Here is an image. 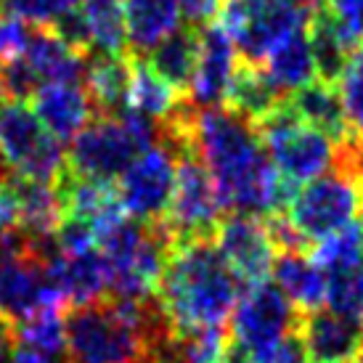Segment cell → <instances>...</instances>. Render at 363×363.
<instances>
[{
    "mask_svg": "<svg viewBox=\"0 0 363 363\" xmlns=\"http://www.w3.org/2000/svg\"><path fill=\"white\" fill-rule=\"evenodd\" d=\"M297 337L308 363H363V326L334 311L300 313Z\"/></svg>",
    "mask_w": 363,
    "mask_h": 363,
    "instance_id": "cell-12",
    "label": "cell"
},
{
    "mask_svg": "<svg viewBox=\"0 0 363 363\" xmlns=\"http://www.w3.org/2000/svg\"><path fill=\"white\" fill-rule=\"evenodd\" d=\"M308 255L313 257V262L321 268L326 276L337 271H347L363 262V244H361V231L358 223H350L340 228L337 233L326 236L321 242L311 244Z\"/></svg>",
    "mask_w": 363,
    "mask_h": 363,
    "instance_id": "cell-29",
    "label": "cell"
},
{
    "mask_svg": "<svg viewBox=\"0 0 363 363\" xmlns=\"http://www.w3.org/2000/svg\"><path fill=\"white\" fill-rule=\"evenodd\" d=\"M164 223L122 218L99 236V252L109 273V294L125 300H149L160 292V279L170 252Z\"/></svg>",
    "mask_w": 363,
    "mask_h": 363,
    "instance_id": "cell-3",
    "label": "cell"
},
{
    "mask_svg": "<svg viewBox=\"0 0 363 363\" xmlns=\"http://www.w3.org/2000/svg\"><path fill=\"white\" fill-rule=\"evenodd\" d=\"M160 141V125L133 111L96 114L67 152V167L74 175L114 183L143 149Z\"/></svg>",
    "mask_w": 363,
    "mask_h": 363,
    "instance_id": "cell-4",
    "label": "cell"
},
{
    "mask_svg": "<svg viewBox=\"0 0 363 363\" xmlns=\"http://www.w3.org/2000/svg\"><path fill=\"white\" fill-rule=\"evenodd\" d=\"M286 101L292 104L305 125L321 130L334 143L345 141L350 133H355L350 120H347V111H345L342 96L337 91V85L313 80L308 85H303L300 91H294Z\"/></svg>",
    "mask_w": 363,
    "mask_h": 363,
    "instance_id": "cell-19",
    "label": "cell"
},
{
    "mask_svg": "<svg viewBox=\"0 0 363 363\" xmlns=\"http://www.w3.org/2000/svg\"><path fill=\"white\" fill-rule=\"evenodd\" d=\"M181 27L178 0H125L128 51L143 59L160 40Z\"/></svg>",
    "mask_w": 363,
    "mask_h": 363,
    "instance_id": "cell-18",
    "label": "cell"
},
{
    "mask_svg": "<svg viewBox=\"0 0 363 363\" xmlns=\"http://www.w3.org/2000/svg\"><path fill=\"white\" fill-rule=\"evenodd\" d=\"M220 215L223 204L202 160L196 157V152L181 154L175 160V189L170 207L162 218L170 239L172 242L212 239Z\"/></svg>",
    "mask_w": 363,
    "mask_h": 363,
    "instance_id": "cell-9",
    "label": "cell"
},
{
    "mask_svg": "<svg viewBox=\"0 0 363 363\" xmlns=\"http://www.w3.org/2000/svg\"><path fill=\"white\" fill-rule=\"evenodd\" d=\"M32 38V27L19 19H9L0 16V61L16 59L27 51Z\"/></svg>",
    "mask_w": 363,
    "mask_h": 363,
    "instance_id": "cell-34",
    "label": "cell"
},
{
    "mask_svg": "<svg viewBox=\"0 0 363 363\" xmlns=\"http://www.w3.org/2000/svg\"><path fill=\"white\" fill-rule=\"evenodd\" d=\"M48 273L69 308L99 303L109 292V273L99 247L74 255L53 252Z\"/></svg>",
    "mask_w": 363,
    "mask_h": 363,
    "instance_id": "cell-15",
    "label": "cell"
},
{
    "mask_svg": "<svg viewBox=\"0 0 363 363\" xmlns=\"http://www.w3.org/2000/svg\"><path fill=\"white\" fill-rule=\"evenodd\" d=\"M326 11L350 48L363 43V0H326Z\"/></svg>",
    "mask_w": 363,
    "mask_h": 363,
    "instance_id": "cell-33",
    "label": "cell"
},
{
    "mask_svg": "<svg viewBox=\"0 0 363 363\" xmlns=\"http://www.w3.org/2000/svg\"><path fill=\"white\" fill-rule=\"evenodd\" d=\"M284 99L286 96L273 85L262 67L247 64V61L239 59V64H236V69L231 74V82H228L223 106L242 114L244 120H250L255 125L265 114H271Z\"/></svg>",
    "mask_w": 363,
    "mask_h": 363,
    "instance_id": "cell-20",
    "label": "cell"
},
{
    "mask_svg": "<svg viewBox=\"0 0 363 363\" xmlns=\"http://www.w3.org/2000/svg\"><path fill=\"white\" fill-rule=\"evenodd\" d=\"M175 189V157L154 143L143 149L117 178V199L128 218L141 223H160L167 215Z\"/></svg>",
    "mask_w": 363,
    "mask_h": 363,
    "instance_id": "cell-10",
    "label": "cell"
},
{
    "mask_svg": "<svg viewBox=\"0 0 363 363\" xmlns=\"http://www.w3.org/2000/svg\"><path fill=\"white\" fill-rule=\"evenodd\" d=\"M13 326V337L19 347H27L32 353H40L45 358L59 361L67 350V318L64 311H40L24 318Z\"/></svg>",
    "mask_w": 363,
    "mask_h": 363,
    "instance_id": "cell-28",
    "label": "cell"
},
{
    "mask_svg": "<svg viewBox=\"0 0 363 363\" xmlns=\"http://www.w3.org/2000/svg\"><path fill=\"white\" fill-rule=\"evenodd\" d=\"M300 313L271 281L247 286L231 313L233 342L250 355V363H273L281 342L297 332Z\"/></svg>",
    "mask_w": 363,
    "mask_h": 363,
    "instance_id": "cell-8",
    "label": "cell"
},
{
    "mask_svg": "<svg viewBox=\"0 0 363 363\" xmlns=\"http://www.w3.org/2000/svg\"><path fill=\"white\" fill-rule=\"evenodd\" d=\"M311 13L297 0H220V24L233 40L239 59L257 64L271 53L273 45L305 27Z\"/></svg>",
    "mask_w": 363,
    "mask_h": 363,
    "instance_id": "cell-6",
    "label": "cell"
},
{
    "mask_svg": "<svg viewBox=\"0 0 363 363\" xmlns=\"http://www.w3.org/2000/svg\"><path fill=\"white\" fill-rule=\"evenodd\" d=\"M273 363H308L305 361V350H303V342H300L297 332L289 334V337L284 340L276 358H273Z\"/></svg>",
    "mask_w": 363,
    "mask_h": 363,
    "instance_id": "cell-35",
    "label": "cell"
},
{
    "mask_svg": "<svg viewBox=\"0 0 363 363\" xmlns=\"http://www.w3.org/2000/svg\"><path fill=\"white\" fill-rule=\"evenodd\" d=\"M297 3H300V6H305L308 11H311V9H318V6H321V0H297Z\"/></svg>",
    "mask_w": 363,
    "mask_h": 363,
    "instance_id": "cell-38",
    "label": "cell"
},
{
    "mask_svg": "<svg viewBox=\"0 0 363 363\" xmlns=\"http://www.w3.org/2000/svg\"><path fill=\"white\" fill-rule=\"evenodd\" d=\"M260 67L284 96L300 91L303 85L315 80L311 43H308V24L294 30L292 35H286L279 45H273Z\"/></svg>",
    "mask_w": 363,
    "mask_h": 363,
    "instance_id": "cell-23",
    "label": "cell"
},
{
    "mask_svg": "<svg viewBox=\"0 0 363 363\" xmlns=\"http://www.w3.org/2000/svg\"><path fill=\"white\" fill-rule=\"evenodd\" d=\"M212 242L244 286L268 281L276 247L265 231V223L257 215H247V212L220 215Z\"/></svg>",
    "mask_w": 363,
    "mask_h": 363,
    "instance_id": "cell-11",
    "label": "cell"
},
{
    "mask_svg": "<svg viewBox=\"0 0 363 363\" xmlns=\"http://www.w3.org/2000/svg\"><path fill=\"white\" fill-rule=\"evenodd\" d=\"M242 286L212 239H186L170 244L157 297L172 332H186L225 326L242 297Z\"/></svg>",
    "mask_w": 363,
    "mask_h": 363,
    "instance_id": "cell-2",
    "label": "cell"
},
{
    "mask_svg": "<svg viewBox=\"0 0 363 363\" xmlns=\"http://www.w3.org/2000/svg\"><path fill=\"white\" fill-rule=\"evenodd\" d=\"M3 181H6V164L0 160V186H3Z\"/></svg>",
    "mask_w": 363,
    "mask_h": 363,
    "instance_id": "cell-39",
    "label": "cell"
},
{
    "mask_svg": "<svg viewBox=\"0 0 363 363\" xmlns=\"http://www.w3.org/2000/svg\"><path fill=\"white\" fill-rule=\"evenodd\" d=\"M32 111L59 143H69L99 114L80 82H45L32 93Z\"/></svg>",
    "mask_w": 363,
    "mask_h": 363,
    "instance_id": "cell-14",
    "label": "cell"
},
{
    "mask_svg": "<svg viewBox=\"0 0 363 363\" xmlns=\"http://www.w3.org/2000/svg\"><path fill=\"white\" fill-rule=\"evenodd\" d=\"M358 231H361V244H363V212H361V218H358Z\"/></svg>",
    "mask_w": 363,
    "mask_h": 363,
    "instance_id": "cell-40",
    "label": "cell"
},
{
    "mask_svg": "<svg viewBox=\"0 0 363 363\" xmlns=\"http://www.w3.org/2000/svg\"><path fill=\"white\" fill-rule=\"evenodd\" d=\"M236 64H239V53L220 24L212 21L202 27L199 30V59H196V69L186 91V99L199 109L223 106Z\"/></svg>",
    "mask_w": 363,
    "mask_h": 363,
    "instance_id": "cell-13",
    "label": "cell"
},
{
    "mask_svg": "<svg viewBox=\"0 0 363 363\" xmlns=\"http://www.w3.org/2000/svg\"><path fill=\"white\" fill-rule=\"evenodd\" d=\"M361 326H363V318H361Z\"/></svg>",
    "mask_w": 363,
    "mask_h": 363,
    "instance_id": "cell-41",
    "label": "cell"
},
{
    "mask_svg": "<svg viewBox=\"0 0 363 363\" xmlns=\"http://www.w3.org/2000/svg\"><path fill=\"white\" fill-rule=\"evenodd\" d=\"M337 91L342 96L347 120L353 125V130L363 135V43H358L347 59L342 77L337 82Z\"/></svg>",
    "mask_w": 363,
    "mask_h": 363,
    "instance_id": "cell-32",
    "label": "cell"
},
{
    "mask_svg": "<svg viewBox=\"0 0 363 363\" xmlns=\"http://www.w3.org/2000/svg\"><path fill=\"white\" fill-rule=\"evenodd\" d=\"M77 6L80 0H0V16L19 19L30 27H51L59 16Z\"/></svg>",
    "mask_w": 363,
    "mask_h": 363,
    "instance_id": "cell-31",
    "label": "cell"
},
{
    "mask_svg": "<svg viewBox=\"0 0 363 363\" xmlns=\"http://www.w3.org/2000/svg\"><path fill=\"white\" fill-rule=\"evenodd\" d=\"M80 13L88 27L91 53L130 56L125 30V0H80Z\"/></svg>",
    "mask_w": 363,
    "mask_h": 363,
    "instance_id": "cell-26",
    "label": "cell"
},
{
    "mask_svg": "<svg viewBox=\"0 0 363 363\" xmlns=\"http://www.w3.org/2000/svg\"><path fill=\"white\" fill-rule=\"evenodd\" d=\"M133 56H104L91 53L85 64V91L99 114H120L130 85Z\"/></svg>",
    "mask_w": 363,
    "mask_h": 363,
    "instance_id": "cell-24",
    "label": "cell"
},
{
    "mask_svg": "<svg viewBox=\"0 0 363 363\" xmlns=\"http://www.w3.org/2000/svg\"><path fill=\"white\" fill-rule=\"evenodd\" d=\"M271 271L276 286L286 294V300L297 308V313L318 311L326 303V273L313 262L305 250L276 252Z\"/></svg>",
    "mask_w": 363,
    "mask_h": 363,
    "instance_id": "cell-16",
    "label": "cell"
},
{
    "mask_svg": "<svg viewBox=\"0 0 363 363\" xmlns=\"http://www.w3.org/2000/svg\"><path fill=\"white\" fill-rule=\"evenodd\" d=\"M191 143L210 172L223 210L247 215L284 212L289 194L250 120L225 106L191 111Z\"/></svg>",
    "mask_w": 363,
    "mask_h": 363,
    "instance_id": "cell-1",
    "label": "cell"
},
{
    "mask_svg": "<svg viewBox=\"0 0 363 363\" xmlns=\"http://www.w3.org/2000/svg\"><path fill=\"white\" fill-rule=\"evenodd\" d=\"M183 101H186L183 93H178L172 85H167L143 59L133 56V72L128 96H125V109L162 125L167 117H172L175 111L181 109Z\"/></svg>",
    "mask_w": 363,
    "mask_h": 363,
    "instance_id": "cell-22",
    "label": "cell"
},
{
    "mask_svg": "<svg viewBox=\"0 0 363 363\" xmlns=\"http://www.w3.org/2000/svg\"><path fill=\"white\" fill-rule=\"evenodd\" d=\"M326 305L329 311L347 318H363V262L347 271L326 276Z\"/></svg>",
    "mask_w": 363,
    "mask_h": 363,
    "instance_id": "cell-30",
    "label": "cell"
},
{
    "mask_svg": "<svg viewBox=\"0 0 363 363\" xmlns=\"http://www.w3.org/2000/svg\"><path fill=\"white\" fill-rule=\"evenodd\" d=\"M13 363H59V361L45 358V355H40V353H32V350H27V347H19V350H16V358H13Z\"/></svg>",
    "mask_w": 363,
    "mask_h": 363,
    "instance_id": "cell-37",
    "label": "cell"
},
{
    "mask_svg": "<svg viewBox=\"0 0 363 363\" xmlns=\"http://www.w3.org/2000/svg\"><path fill=\"white\" fill-rule=\"evenodd\" d=\"M0 160L16 178L56 183L67 170L64 143L43 128L27 101L0 99Z\"/></svg>",
    "mask_w": 363,
    "mask_h": 363,
    "instance_id": "cell-7",
    "label": "cell"
},
{
    "mask_svg": "<svg viewBox=\"0 0 363 363\" xmlns=\"http://www.w3.org/2000/svg\"><path fill=\"white\" fill-rule=\"evenodd\" d=\"M308 43H311L313 67H315L318 80L337 85L345 67H347V59H350L353 48L342 40V35L337 32L334 19L329 16L326 9L313 11L311 21H308Z\"/></svg>",
    "mask_w": 363,
    "mask_h": 363,
    "instance_id": "cell-27",
    "label": "cell"
},
{
    "mask_svg": "<svg viewBox=\"0 0 363 363\" xmlns=\"http://www.w3.org/2000/svg\"><path fill=\"white\" fill-rule=\"evenodd\" d=\"M19 199V231L32 239H48L64 220L59 191L53 183H38L27 178H11Z\"/></svg>",
    "mask_w": 363,
    "mask_h": 363,
    "instance_id": "cell-25",
    "label": "cell"
},
{
    "mask_svg": "<svg viewBox=\"0 0 363 363\" xmlns=\"http://www.w3.org/2000/svg\"><path fill=\"white\" fill-rule=\"evenodd\" d=\"M363 212V181L350 172L332 167L318 178L303 183L286 204V220L308 244L321 242L350 225Z\"/></svg>",
    "mask_w": 363,
    "mask_h": 363,
    "instance_id": "cell-5",
    "label": "cell"
},
{
    "mask_svg": "<svg viewBox=\"0 0 363 363\" xmlns=\"http://www.w3.org/2000/svg\"><path fill=\"white\" fill-rule=\"evenodd\" d=\"M16 350H19V342L13 337V326L0 318V363H13Z\"/></svg>",
    "mask_w": 363,
    "mask_h": 363,
    "instance_id": "cell-36",
    "label": "cell"
},
{
    "mask_svg": "<svg viewBox=\"0 0 363 363\" xmlns=\"http://www.w3.org/2000/svg\"><path fill=\"white\" fill-rule=\"evenodd\" d=\"M196 59H199V30H194L189 24L170 32L164 40H160L152 51L143 56V61L160 74L162 80L172 85L183 96L191 85Z\"/></svg>",
    "mask_w": 363,
    "mask_h": 363,
    "instance_id": "cell-21",
    "label": "cell"
},
{
    "mask_svg": "<svg viewBox=\"0 0 363 363\" xmlns=\"http://www.w3.org/2000/svg\"><path fill=\"white\" fill-rule=\"evenodd\" d=\"M40 85L45 82H80L85 77L88 53H80L64 43L53 30H32L30 45L21 53Z\"/></svg>",
    "mask_w": 363,
    "mask_h": 363,
    "instance_id": "cell-17",
    "label": "cell"
}]
</instances>
